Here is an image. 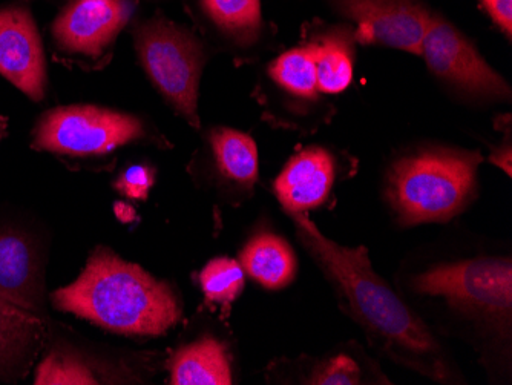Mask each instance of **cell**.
Masks as SVG:
<instances>
[{"instance_id": "obj_1", "label": "cell", "mask_w": 512, "mask_h": 385, "mask_svg": "<svg viewBox=\"0 0 512 385\" xmlns=\"http://www.w3.org/2000/svg\"><path fill=\"white\" fill-rule=\"evenodd\" d=\"M289 217L299 240L335 289L342 310L382 355L433 381L456 382L447 350L421 316L376 274L365 247L341 246L329 240L307 214Z\"/></svg>"}, {"instance_id": "obj_2", "label": "cell", "mask_w": 512, "mask_h": 385, "mask_svg": "<svg viewBox=\"0 0 512 385\" xmlns=\"http://www.w3.org/2000/svg\"><path fill=\"white\" fill-rule=\"evenodd\" d=\"M51 303L62 312L122 335L158 336L178 323L174 289L106 247L89 257L74 283L56 290Z\"/></svg>"}, {"instance_id": "obj_3", "label": "cell", "mask_w": 512, "mask_h": 385, "mask_svg": "<svg viewBox=\"0 0 512 385\" xmlns=\"http://www.w3.org/2000/svg\"><path fill=\"white\" fill-rule=\"evenodd\" d=\"M482 155L437 148L407 155L391 166L385 197L399 223H447L470 205L477 192Z\"/></svg>"}, {"instance_id": "obj_4", "label": "cell", "mask_w": 512, "mask_h": 385, "mask_svg": "<svg viewBox=\"0 0 512 385\" xmlns=\"http://www.w3.org/2000/svg\"><path fill=\"white\" fill-rule=\"evenodd\" d=\"M410 287L422 297L440 298L453 312L482 327L509 333L512 316L511 258L490 257L437 264L414 275Z\"/></svg>"}, {"instance_id": "obj_5", "label": "cell", "mask_w": 512, "mask_h": 385, "mask_svg": "<svg viewBox=\"0 0 512 385\" xmlns=\"http://www.w3.org/2000/svg\"><path fill=\"white\" fill-rule=\"evenodd\" d=\"M135 51L146 76L175 114L198 128V91L206 63L203 43L163 16L138 25Z\"/></svg>"}, {"instance_id": "obj_6", "label": "cell", "mask_w": 512, "mask_h": 385, "mask_svg": "<svg viewBox=\"0 0 512 385\" xmlns=\"http://www.w3.org/2000/svg\"><path fill=\"white\" fill-rule=\"evenodd\" d=\"M149 137L146 123L128 112L69 105L40 117L33 131V148L59 157L96 160Z\"/></svg>"}, {"instance_id": "obj_7", "label": "cell", "mask_w": 512, "mask_h": 385, "mask_svg": "<svg viewBox=\"0 0 512 385\" xmlns=\"http://www.w3.org/2000/svg\"><path fill=\"white\" fill-rule=\"evenodd\" d=\"M421 56L428 70L468 99L508 102L511 88L493 70L474 43L439 14H431L422 40Z\"/></svg>"}, {"instance_id": "obj_8", "label": "cell", "mask_w": 512, "mask_h": 385, "mask_svg": "<svg viewBox=\"0 0 512 385\" xmlns=\"http://www.w3.org/2000/svg\"><path fill=\"white\" fill-rule=\"evenodd\" d=\"M134 0H68L51 34L65 56L102 62L134 13Z\"/></svg>"}, {"instance_id": "obj_9", "label": "cell", "mask_w": 512, "mask_h": 385, "mask_svg": "<svg viewBox=\"0 0 512 385\" xmlns=\"http://www.w3.org/2000/svg\"><path fill=\"white\" fill-rule=\"evenodd\" d=\"M336 7L355 24L356 42L421 54L430 11L417 0H336Z\"/></svg>"}, {"instance_id": "obj_10", "label": "cell", "mask_w": 512, "mask_h": 385, "mask_svg": "<svg viewBox=\"0 0 512 385\" xmlns=\"http://www.w3.org/2000/svg\"><path fill=\"white\" fill-rule=\"evenodd\" d=\"M0 74L33 102L45 97V51L27 8H0Z\"/></svg>"}, {"instance_id": "obj_11", "label": "cell", "mask_w": 512, "mask_h": 385, "mask_svg": "<svg viewBox=\"0 0 512 385\" xmlns=\"http://www.w3.org/2000/svg\"><path fill=\"white\" fill-rule=\"evenodd\" d=\"M0 298L46 316L43 260L27 232L0 228Z\"/></svg>"}, {"instance_id": "obj_12", "label": "cell", "mask_w": 512, "mask_h": 385, "mask_svg": "<svg viewBox=\"0 0 512 385\" xmlns=\"http://www.w3.org/2000/svg\"><path fill=\"white\" fill-rule=\"evenodd\" d=\"M335 180V155L322 146H309L290 158L273 189L287 214H307L329 200Z\"/></svg>"}, {"instance_id": "obj_13", "label": "cell", "mask_w": 512, "mask_h": 385, "mask_svg": "<svg viewBox=\"0 0 512 385\" xmlns=\"http://www.w3.org/2000/svg\"><path fill=\"white\" fill-rule=\"evenodd\" d=\"M46 316L0 298V382L25 378L46 338Z\"/></svg>"}, {"instance_id": "obj_14", "label": "cell", "mask_w": 512, "mask_h": 385, "mask_svg": "<svg viewBox=\"0 0 512 385\" xmlns=\"http://www.w3.org/2000/svg\"><path fill=\"white\" fill-rule=\"evenodd\" d=\"M207 149L218 185L234 194H250L260 171L252 137L237 129L214 128L207 135Z\"/></svg>"}, {"instance_id": "obj_15", "label": "cell", "mask_w": 512, "mask_h": 385, "mask_svg": "<svg viewBox=\"0 0 512 385\" xmlns=\"http://www.w3.org/2000/svg\"><path fill=\"white\" fill-rule=\"evenodd\" d=\"M355 36L347 25L315 28L302 40L315 65L319 93H344L353 80Z\"/></svg>"}, {"instance_id": "obj_16", "label": "cell", "mask_w": 512, "mask_h": 385, "mask_svg": "<svg viewBox=\"0 0 512 385\" xmlns=\"http://www.w3.org/2000/svg\"><path fill=\"white\" fill-rule=\"evenodd\" d=\"M171 384L230 385L232 367L223 344L211 336L181 347L171 359Z\"/></svg>"}, {"instance_id": "obj_17", "label": "cell", "mask_w": 512, "mask_h": 385, "mask_svg": "<svg viewBox=\"0 0 512 385\" xmlns=\"http://www.w3.org/2000/svg\"><path fill=\"white\" fill-rule=\"evenodd\" d=\"M241 266L247 274L270 290L289 286L296 277V255L284 238L260 234L241 252Z\"/></svg>"}, {"instance_id": "obj_18", "label": "cell", "mask_w": 512, "mask_h": 385, "mask_svg": "<svg viewBox=\"0 0 512 385\" xmlns=\"http://www.w3.org/2000/svg\"><path fill=\"white\" fill-rule=\"evenodd\" d=\"M267 82L276 97H283L295 106L315 105L319 100L318 80L315 65L304 45L286 51L269 63Z\"/></svg>"}, {"instance_id": "obj_19", "label": "cell", "mask_w": 512, "mask_h": 385, "mask_svg": "<svg viewBox=\"0 0 512 385\" xmlns=\"http://www.w3.org/2000/svg\"><path fill=\"white\" fill-rule=\"evenodd\" d=\"M211 27L237 47H250L263 30L260 0H198Z\"/></svg>"}, {"instance_id": "obj_20", "label": "cell", "mask_w": 512, "mask_h": 385, "mask_svg": "<svg viewBox=\"0 0 512 385\" xmlns=\"http://www.w3.org/2000/svg\"><path fill=\"white\" fill-rule=\"evenodd\" d=\"M34 384H103V378L94 367L89 366L85 358L62 349H54L46 353L42 361L37 364Z\"/></svg>"}, {"instance_id": "obj_21", "label": "cell", "mask_w": 512, "mask_h": 385, "mask_svg": "<svg viewBox=\"0 0 512 385\" xmlns=\"http://www.w3.org/2000/svg\"><path fill=\"white\" fill-rule=\"evenodd\" d=\"M200 284L207 301L229 306L243 292V266L232 258H215L201 270Z\"/></svg>"}, {"instance_id": "obj_22", "label": "cell", "mask_w": 512, "mask_h": 385, "mask_svg": "<svg viewBox=\"0 0 512 385\" xmlns=\"http://www.w3.org/2000/svg\"><path fill=\"white\" fill-rule=\"evenodd\" d=\"M306 384L315 385H355L362 384V367L355 358L336 355L322 359L312 366Z\"/></svg>"}, {"instance_id": "obj_23", "label": "cell", "mask_w": 512, "mask_h": 385, "mask_svg": "<svg viewBox=\"0 0 512 385\" xmlns=\"http://www.w3.org/2000/svg\"><path fill=\"white\" fill-rule=\"evenodd\" d=\"M154 185V172L146 166H131L120 175L117 181V189L126 197L129 198H143L148 197Z\"/></svg>"}, {"instance_id": "obj_24", "label": "cell", "mask_w": 512, "mask_h": 385, "mask_svg": "<svg viewBox=\"0 0 512 385\" xmlns=\"http://www.w3.org/2000/svg\"><path fill=\"white\" fill-rule=\"evenodd\" d=\"M494 24L505 33L506 39L512 37V0H483Z\"/></svg>"}, {"instance_id": "obj_25", "label": "cell", "mask_w": 512, "mask_h": 385, "mask_svg": "<svg viewBox=\"0 0 512 385\" xmlns=\"http://www.w3.org/2000/svg\"><path fill=\"white\" fill-rule=\"evenodd\" d=\"M490 160L494 163V165H497L500 169H503L506 174L511 175V146L497 149V151L491 155Z\"/></svg>"}, {"instance_id": "obj_26", "label": "cell", "mask_w": 512, "mask_h": 385, "mask_svg": "<svg viewBox=\"0 0 512 385\" xmlns=\"http://www.w3.org/2000/svg\"><path fill=\"white\" fill-rule=\"evenodd\" d=\"M4 129H5V123L0 122V139H2V134H4Z\"/></svg>"}]
</instances>
